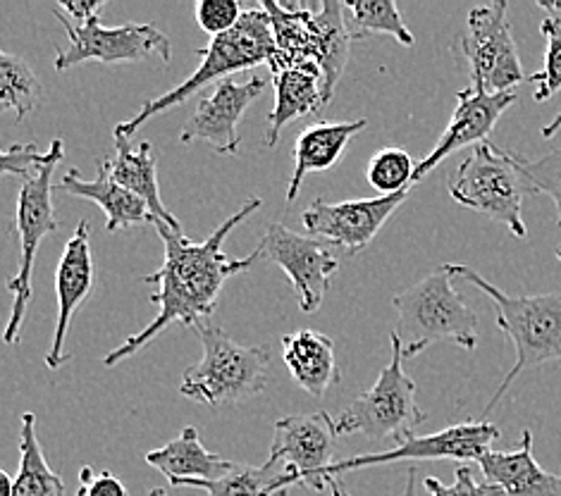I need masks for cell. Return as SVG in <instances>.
Segmentation results:
<instances>
[{
  "mask_svg": "<svg viewBox=\"0 0 561 496\" xmlns=\"http://www.w3.org/2000/svg\"><path fill=\"white\" fill-rule=\"evenodd\" d=\"M53 12L70 38L68 46L56 50V60H53L60 72L82 62L125 65L144 62L151 56H158L163 62L172 60V42L153 24H123L108 30L101 24V18H93L84 26H75L60 10Z\"/></svg>",
  "mask_w": 561,
  "mask_h": 496,
  "instance_id": "cell-10",
  "label": "cell"
},
{
  "mask_svg": "<svg viewBox=\"0 0 561 496\" xmlns=\"http://www.w3.org/2000/svg\"><path fill=\"white\" fill-rule=\"evenodd\" d=\"M506 10L510 5L504 0L473 8L466 18L463 32L457 34V42H454V53L469 70L471 86L476 91H516V86L528 79L524 67H520Z\"/></svg>",
  "mask_w": 561,
  "mask_h": 496,
  "instance_id": "cell-9",
  "label": "cell"
},
{
  "mask_svg": "<svg viewBox=\"0 0 561 496\" xmlns=\"http://www.w3.org/2000/svg\"><path fill=\"white\" fill-rule=\"evenodd\" d=\"M20 471L12 496H65V482L50 471L36 435L34 413L22 415L20 425Z\"/></svg>",
  "mask_w": 561,
  "mask_h": 496,
  "instance_id": "cell-27",
  "label": "cell"
},
{
  "mask_svg": "<svg viewBox=\"0 0 561 496\" xmlns=\"http://www.w3.org/2000/svg\"><path fill=\"white\" fill-rule=\"evenodd\" d=\"M275 84V108L268 115V134L265 146L273 149L279 141L283 129L299 117L318 115L325 111L323 105V70L316 62L291 65L273 74Z\"/></svg>",
  "mask_w": 561,
  "mask_h": 496,
  "instance_id": "cell-21",
  "label": "cell"
},
{
  "mask_svg": "<svg viewBox=\"0 0 561 496\" xmlns=\"http://www.w3.org/2000/svg\"><path fill=\"white\" fill-rule=\"evenodd\" d=\"M285 368L306 394L323 396L332 384H340L342 372L335 360V342L316 330H299L283 337Z\"/></svg>",
  "mask_w": 561,
  "mask_h": 496,
  "instance_id": "cell-22",
  "label": "cell"
},
{
  "mask_svg": "<svg viewBox=\"0 0 561 496\" xmlns=\"http://www.w3.org/2000/svg\"><path fill=\"white\" fill-rule=\"evenodd\" d=\"M500 427L490 420H471L445 427L443 432L413 435L402 445L380 453H358L332 463L325 471V480H340V475L358 471V468L390 465L402 461H480L492 451V441L500 439Z\"/></svg>",
  "mask_w": 561,
  "mask_h": 496,
  "instance_id": "cell-11",
  "label": "cell"
},
{
  "mask_svg": "<svg viewBox=\"0 0 561 496\" xmlns=\"http://www.w3.org/2000/svg\"><path fill=\"white\" fill-rule=\"evenodd\" d=\"M253 251L261 261L275 263L289 277L306 315L318 311L330 289L332 275L340 270V261L332 256L330 244L291 232L283 222H273Z\"/></svg>",
  "mask_w": 561,
  "mask_h": 496,
  "instance_id": "cell-12",
  "label": "cell"
},
{
  "mask_svg": "<svg viewBox=\"0 0 561 496\" xmlns=\"http://www.w3.org/2000/svg\"><path fill=\"white\" fill-rule=\"evenodd\" d=\"M510 153V160L524 177L528 194H545L554 200L557 206V227H561V149L547 153L538 160L520 158L514 151Z\"/></svg>",
  "mask_w": 561,
  "mask_h": 496,
  "instance_id": "cell-32",
  "label": "cell"
},
{
  "mask_svg": "<svg viewBox=\"0 0 561 496\" xmlns=\"http://www.w3.org/2000/svg\"><path fill=\"white\" fill-rule=\"evenodd\" d=\"M409 192L411 189L392 196L344 200V204H328L323 198H316L313 204L304 210L301 222L309 237L325 241L330 246H340L350 253H358L376 239L385 222L404 204Z\"/></svg>",
  "mask_w": 561,
  "mask_h": 496,
  "instance_id": "cell-14",
  "label": "cell"
},
{
  "mask_svg": "<svg viewBox=\"0 0 561 496\" xmlns=\"http://www.w3.org/2000/svg\"><path fill=\"white\" fill-rule=\"evenodd\" d=\"M518 101L516 91L504 93H483L476 91L473 86L463 89L457 93V108L449 119L443 137L435 143V149L427 153L421 163H416V174H413V186L421 180H425L443 160H447L451 153H457L466 146L485 143V139L492 134L494 125L500 123L506 108Z\"/></svg>",
  "mask_w": 561,
  "mask_h": 496,
  "instance_id": "cell-16",
  "label": "cell"
},
{
  "mask_svg": "<svg viewBox=\"0 0 561 496\" xmlns=\"http://www.w3.org/2000/svg\"><path fill=\"white\" fill-rule=\"evenodd\" d=\"M540 32L547 38L545 65L540 72L528 77V82L536 84V96L533 99L538 103H545L550 101L557 91H561V18H545L540 24Z\"/></svg>",
  "mask_w": 561,
  "mask_h": 496,
  "instance_id": "cell-33",
  "label": "cell"
},
{
  "mask_svg": "<svg viewBox=\"0 0 561 496\" xmlns=\"http://www.w3.org/2000/svg\"><path fill=\"white\" fill-rule=\"evenodd\" d=\"M263 89V77H251L244 84H237L234 79H222L213 93L198 101L194 115L180 129V141H206L220 155L239 153L242 137H239L237 125L249 105L261 96Z\"/></svg>",
  "mask_w": 561,
  "mask_h": 496,
  "instance_id": "cell-15",
  "label": "cell"
},
{
  "mask_svg": "<svg viewBox=\"0 0 561 496\" xmlns=\"http://www.w3.org/2000/svg\"><path fill=\"white\" fill-rule=\"evenodd\" d=\"M48 163L32 177L22 180V189L18 196V216H15V232L20 237V267L18 275L8 281L12 293V311L3 332L5 344H18L26 308L32 301V275H34V258L38 244L60 230V222L53 210V172L58 170L60 160L65 158V143L56 139L50 143Z\"/></svg>",
  "mask_w": 561,
  "mask_h": 496,
  "instance_id": "cell-8",
  "label": "cell"
},
{
  "mask_svg": "<svg viewBox=\"0 0 561 496\" xmlns=\"http://www.w3.org/2000/svg\"><path fill=\"white\" fill-rule=\"evenodd\" d=\"M368 127L366 119L352 123H316L306 127L294 143V172L287 186V200H297L306 174L325 172L344 155L346 146Z\"/></svg>",
  "mask_w": 561,
  "mask_h": 496,
  "instance_id": "cell-23",
  "label": "cell"
},
{
  "mask_svg": "<svg viewBox=\"0 0 561 496\" xmlns=\"http://www.w3.org/2000/svg\"><path fill=\"white\" fill-rule=\"evenodd\" d=\"M485 482L500 487L504 496H561V475L540 468L533 455V432L524 430L514 451H488L478 461Z\"/></svg>",
  "mask_w": 561,
  "mask_h": 496,
  "instance_id": "cell-19",
  "label": "cell"
},
{
  "mask_svg": "<svg viewBox=\"0 0 561 496\" xmlns=\"http://www.w3.org/2000/svg\"><path fill=\"white\" fill-rule=\"evenodd\" d=\"M335 441V420L325 411L309 415H287V418L275 420L268 459L297 477V487L325 492V471L335 463L332 461Z\"/></svg>",
  "mask_w": 561,
  "mask_h": 496,
  "instance_id": "cell-13",
  "label": "cell"
},
{
  "mask_svg": "<svg viewBox=\"0 0 561 496\" xmlns=\"http://www.w3.org/2000/svg\"><path fill=\"white\" fill-rule=\"evenodd\" d=\"M271 18L275 36V58L271 60V72H279L291 65L323 62V30H320L318 12L299 5H279L275 0H265L261 5Z\"/></svg>",
  "mask_w": 561,
  "mask_h": 496,
  "instance_id": "cell-20",
  "label": "cell"
},
{
  "mask_svg": "<svg viewBox=\"0 0 561 496\" xmlns=\"http://www.w3.org/2000/svg\"><path fill=\"white\" fill-rule=\"evenodd\" d=\"M416 475H419L416 468H409L407 485H404V489H402V494H399V496H416ZM328 492H330L332 496H354V494H350V492H346V489L342 487L340 480H330Z\"/></svg>",
  "mask_w": 561,
  "mask_h": 496,
  "instance_id": "cell-39",
  "label": "cell"
},
{
  "mask_svg": "<svg viewBox=\"0 0 561 496\" xmlns=\"http://www.w3.org/2000/svg\"><path fill=\"white\" fill-rule=\"evenodd\" d=\"M93 289V253H91V224L79 222L72 239L65 244L62 258L56 270V293H58V320L56 334H53L50 351L46 354L48 370L62 368L72 358L65 351L72 318L79 305L87 301Z\"/></svg>",
  "mask_w": 561,
  "mask_h": 496,
  "instance_id": "cell-17",
  "label": "cell"
},
{
  "mask_svg": "<svg viewBox=\"0 0 561 496\" xmlns=\"http://www.w3.org/2000/svg\"><path fill=\"white\" fill-rule=\"evenodd\" d=\"M12 492H15V480L3 471L0 473V496H12Z\"/></svg>",
  "mask_w": 561,
  "mask_h": 496,
  "instance_id": "cell-40",
  "label": "cell"
},
{
  "mask_svg": "<svg viewBox=\"0 0 561 496\" xmlns=\"http://www.w3.org/2000/svg\"><path fill=\"white\" fill-rule=\"evenodd\" d=\"M115 160H111V172L113 180L125 186L127 192L139 196L146 206H149L153 220L165 222L175 232H182L180 220L172 216L165 208L163 198H160V186H158V153L151 146V141H141L139 149H131L129 137L123 134H115Z\"/></svg>",
  "mask_w": 561,
  "mask_h": 496,
  "instance_id": "cell-24",
  "label": "cell"
},
{
  "mask_svg": "<svg viewBox=\"0 0 561 496\" xmlns=\"http://www.w3.org/2000/svg\"><path fill=\"white\" fill-rule=\"evenodd\" d=\"M413 174H416V163L404 149H382L373 153L366 168V180L380 196L413 189Z\"/></svg>",
  "mask_w": 561,
  "mask_h": 496,
  "instance_id": "cell-31",
  "label": "cell"
},
{
  "mask_svg": "<svg viewBox=\"0 0 561 496\" xmlns=\"http://www.w3.org/2000/svg\"><path fill=\"white\" fill-rule=\"evenodd\" d=\"M77 496H127V489L123 485V480L115 477L113 473H93L89 465H84L82 473H79Z\"/></svg>",
  "mask_w": 561,
  "mask_h": 496,
  "instance_id": "cell-37",
  "label": "cell"
},
{
  "mask_svg": "<svg viewBox=\"0 0 561 496\" xmlns=\"http://www.w3.org/2000/svg\"><path fill=\"white\" fill-rule=\"evenodd\" d=\"M557 258H559V261H561V246H559V249H557Z\"/></svg>",
  "mask_w": 561,
  "mask_h": 496,
  "instance_id": "cell-43",
  "label": "cell"
},
{
  "mask_svg": "<svg viewBox=\"0 0 561 496\" xmlns=\"http://www.w3.org/2000/svg\"><path fill=\"white\" fill-rule=\"evenodd\" d=\"M392 358L378 374V382L366 394L356 396L335 420L337 437L364 435L370 441L394 439L402 445L404 439L416 435V427L425 423V411L419 406V387L404 372V346L397 332L390 334Z\"/></svg>",
  "mask_w": 561,
  "mask_h": 496,
  "instance_id": "cell-6",
  "label": "cell"
},
{
  "mask_svg": "<svg viewBox=\"0 0 561 496\" xmlns=\"http://www.w3.org/2000/svg\"><path fill=\"white\" fill-rule=\"evenodd\" d=\"M454 277L471 281L483 293H488L497 327L510 337L516 348V364L506 372L504 382L492 394L490 404L483 411V420L497 408L506 389L514 384L520 372L528 368H538L550 360H561V291L540 293V297H514L500 287H494L483 275H478L469 265H451Z\"/></svg>",
  "mask_w": 561,
  "mask_h": 496,
  "instance_id": "cell-2",
  "label": "cell"
},
{
  "mask_svg": "<svg viewBox=\"0 0 561 496\" xmlns=\"http://www.w3.org/2000/svg\"><path fill=\"white\" fill-rule=\"evenodd\" d=\"M58 189L101 206V210L105 212V230L108 232H119L137 224H153L149 206L113 180L108 158L101 160L96 180H84L79 170H70L60 180Z\"/></svg>",
  "mask_w": 561,
  "mask_h": 496,
  "instance_id": "cell-18",
  "label": "cell"
},
{
  "mask_svg": "<svg viewBox=\"0 0 561 496\" xmlns=\"http://www.w3.org/2000/svg\"><path fill=\"white\" fill-rule=\"evenodd\" d=\"M146 463L163 473L170 485L178 480H220L237 468L230 459L206 451L196 427H184L163 449L146 453Z\"/></svg>",
  "mask_w": 561,
  "mask_h": 496,
  "instance_id": "cell-25",
  "label": "cell"
},
{
  "mask_svg": "<svg viewBox=\"0 0 561 496\" xmlns=\"http://www.w3.org/2000/svg\"><path fill=\"white\" fill-rule=\"evenodd\" d=\"M103 8L105 3H93V0H62L56 10H60L75 26H84L89 20L101 18Z\"/></svg>",
  "mask_w": 561,
  "mask_h": 496,
  "instance_id": "cell-38",
  "label": "cell"
},
{
  "mask_svg": "<svg viewBox=\"0 0 561 496\" xmlns=\"http://www.w3.org/2000/svg\"><path fill=\"white\" fill-rule=\"evenodd\" d=\"M344 5L337 0H325L318 10L320 26H323V105H328L335 96L340 79L344 74L346 58H350V44L354 42L352 30L342 20Z\"/></svg>",
  "mask_w": 561,
  "mask_h": 496,
  "instance_id": "cell-28",
  "label": "cell"
},
{
  "mask_svg": "<svg viewBox=\"0 0 561 496\" xmlns=\"http://www.w3.org/2000/svg\"><path fill=\"white\" fill-rule=\"evenodd\" d=\"M263 200L251 198L239 208L232 218H227L222 224L216 227L208 239L190 241L184 232H175L165 222L153 220L158 237L163 239L165 246V261L153 275H146V285L156 287L151 291V303L158 305V315L146 325L141 332L131 334L115 351L105 356V368H113L123 360L139 354L141 348L149 346L160 332H165L172 325H182L196 330L210 323V315L216 313L218 297L225 287V281L251 270L261 258L253 251L247 258H230L225 256L222 244L225 239L232 234L237 224H242L253 212L261 210Z\"/></svg>",
  "mask_w": 561,
  "mask_h": 496,
  "instance_id": "cell-1",
  "label": "cell"
},
{
  "mask_svg": "<svg viewBox=\"0 0 561 496\" xmlns=\"http://www.w3.org/2000/svg\"><path fill=\"white\" fill-rule=\"evenodd\" d=\"M194 12L198 26L213 38L232 32L244 15V10L237 0H202V3H196Z\"/></svg>",
  "mask_w": 561,
  "mask_h": 496,
  "instance_id": "cell-34",
  "label": "cell"
},
{
  "mask_svg": "<svg viewBox=\"0 0 561 496\" xmlns=\"http://www.w3.org/2000/svg\"><path fill=\"white\" fill-rule=\"evenodd\" d=\"M447 192L459 206L483 212L518 239L526 237L520 204L528 194V186L504 149H497L490 141L478 143L449 174Z\"/></svg>",
  "mask_w": 561,
  "mask_h": 496,
  "instance_id": "cell-7",
  "label": "cell"
},
{
  "mask_svg": "<svg viewBox=\"0 0 561 496\" xmlns=\"http://www.w3.org/2000/svg\"><path fill=\"white\" fill-rule=\"evenodd\" d=\"M48 158H50V151L42 153L36 143H15L0 155V170H3V174H15V177L22 182L42 170L48 163Z\"/></svg>",
  "mask_w": 561,
  "mask_h": 496,
  "instance_id": "cell-36",
  "label": "cell"
},
{
  "mask_svg": "<svg viewBox=\"0 0 561 496\" xmlns=\"http://www.w3.org/2000/svg\"><path fill=\"white\" fill-rule=\"evenodd\" d=\"M172 487L202 489L206 496H289L297 477L268 459L263 465H237L220 480H178Z\"/></svg>",
  "mask_w": 561,
  "mask_h": 496,
  "instance_id": "cell-26",
  "label": "cell"
},
{
  "mask_svg": "<svg viewBox=\"0 0 561 496\" xmlns=\"http://www.w3.org/2000/svg\"><path fill=\"white\" fill-rule=\"evenodd\" d=\"M559 129H561V113L552 119L550 125H545V127H542V137H545V139H552Z\"/></svg>",
  "mask_w": 561,
  "mask_h": 496,
  "instance_id": "cell-41",
  "label": "cell"
},
{
  "mask_svg": "<svg viewBox=\"0 0 561 496\" xmlns=\"http://www.w3.org/2000/svg\"><path fill=\"white\" fill-rule=\"evenodd\" d=\"M454 477H457L454 485H443L437 477L425 475L423 487L427 489V496H504L502 489L490 482H476L469 465H457Z\"/></svg>",
  "mask_w": 561,
  "mask_h": 496,
  "instance_id": "cell-35",
  "label": "cell"
},
{
  "mask_svg": "<svg viewBox=\"0 0 561 496\" xmlns=\"http://www.w3.org/2000/svg\"><path fill=\"white\" fill-rule=\"evenodd\" d=\"M149 496H170V494H168L163 487H153V489L149 492Z\"/></svg>",
  "mask_w": 561,
  "mask_h": 496,
  "instance_id": "cell-42",
  "label": "cell"
},
{
  "mask_svg": "<svg viewBox=\"0 0 561 496\" xmlns=\"http://www.w3.org/2000/svg\"><path fill=\"white\" fill-rule=\"evenodd\" d=\"M344 10H350L352 15L350 30L354 38L387 34L402 46H413V34L392 0H356V3L350 0V3H344Z\"/></svg>",
  "mask_w": 561,
  "mask_h": 496,
  "instance_id": "cell-30",
  "label": "cell"
},
{
  "mask_svg": "<svg viewBox=\"0 0 561 496\" xmlns=\"http://www.w3.org/2000/svg\"><path fill=\"white\" fill-rule=\"evenodd\" d=\"M42 101V84L24 58L0 53V108L15 111L18 123L36 111Z\"/></svg>",
  "mask_w": 561,
  "mask_h": 496,
  "instance_id": "cell-29",
  "label": "cell"
},
{
  "mask_svg": "<svg viewBox=\"0 0 561 496\" xmlns=\"http://www.w3.org/2000/svg\"><path fill=\"white\" fill-rule=\"evenodd\" d=\"M194 332L202 339L204 356L184 370L182 396L210 408H230L263 392L271 372L268 346L239 344L210 323Z\"/></svg>",
  "mask_w": 561,
  "mask_h": 496,
  "instance_id": "cell-5",
  "label": "cell"
},
{
  "mask_svg": "<svg viewBox=\"0 0 561 496\" xmlns=\"http://www.w3.org/2000/svg\"><path fill=\"white\" fill-rule=\"evenodd\" d=\"M449 263L392 299L399 313L397 337L402 339L404 358L423 354L435 344H457L466 351L478 346V315L451 285Z\"/></svg>",
  "mask_w": 561,
  "mask_h": 496,
  "instance_id": "cell-4",
  "label": "cell"
},
{
  "mask_svg": "<svg viewBox=\"0 0 561 496\" xmlns=\"http://www.w3.org/2000/svg\"><path fill=\"white\" fill-rule=\"evenodd\" d=\"M275 50L277 46L268 12L263 8L244 10L242 20L237 22L232 32L210 38L208 48L198 50L202 65H198V70L194 74L186 77L180 86L163 93V96L146 101L135 117H129L127 123L115 125V134L131 137V134L149 123L151 117L190 101L198 89L216 82V79L222 82V79H230V74L234 72L253 70V67L259 65H271V60L275 58Z\"/></svg>",
  "mask_w": 561,
  "mask_h": 496,
  "instance_id": "cell-3",
  "label": "cell"
}]
</instances>
